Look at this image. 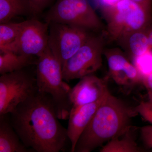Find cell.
I'll list each match as a JSON object with an SVG mask.
<instances>
[{
    "mask_svg": "<svg viewBox=\"0 0 152 152\" xmlns=\"http://www.w3.org/2000/svg\"><path fill=\"white\" fill-rule=\"evenodd\" d=\"M135 110L138 115L147 121L152 124V102L149 100L142 102L137 107Z\"/></svg>",
    "mask_w": 152,
    "mask_h": 152,
    "instance_id": "obj_21",
    "label": "cell"
},
{
    "mask_svg": "<svg viewBox=\"0 0 152 152\" xmlns=\"http://www.w3.org/2000/svg\"><path fill=\"white\" fill-rule=\"evenodd\" d=\"M140 132L145 146L148 148H152V125L142 127L140 129Z\"/></svg>",
    "mask_w": 152,
    "mask_h": 152,
    "instance_id": "obj_22",
    "label": "cell"
},
{
    "mask_svg": "<svg viewBox=\"0 0 152 152\" xmlns=\"http://www.w3.org/2000/svg\"><path fill=\"white\" fill-rule=\"evenodd\" d=\"M142 83L147 90L148 100L152 102V73L145 76L143 78Z\"/></svg>",
    "mask_w": 152,
    "mask_h": 152,
    "instance_id": "obj_24",
    "label": "cell"
},
{
    "mask_svg": "<svg viewBox=\"0 0 152 152\" xmlns=\"http://www.w3.org/2000/svg\"><path fill=\"white\" fill-rule=\"evenodd\" d=\"M26 14L27 8L25 0H0V23Z\"/></svg>",
    "mask_w": 152,
    "mask_h": 152,
    "instance_id": "obj_17",
    "label": "cell"
},
{
    "mask_svg": "<svg viewBox=\"0 0 152 152\" xmlns=\"http://www.w3.org/2000/svg\"><path fill=\"white\" fill-rule=\"evenodd\" d=\"M94 33L70 25L49 23L48 46L63 67Z\"/></svg>",
    "mask_w": 152,
    "mask_h": 152,
    "instance_id": "obj_8",
    "label": "cell"
},
{
    "mask_svg": "<svg viewBox=\"0 0 152 152\" xmlns=\"http://www.w3.org/2000/svg\"><path fill=\"white\" fill-rule=\"evenodd\" d=\"M38 91L36 76L26 69L1 75L0 115L10 113Z\"/></svg>",
    "mask_w": 152,
    "mask_h": 152,
    "instance_id": "obj_7",
    "label": "cell"
},
{
    "mask_svg": "<svg viewBox=\"0 0 152 152\" xmlns=\"http://www.w3.org/2000/svg\"><path fill=\"white\" fill-rule=\"evenodd\" d=\"M105 96L92 103L71 109L67 128L68 138L71 142V152H75L79 138L92 119Z\"/></svg>",
    "mask_w": 152,
    "mask_h": 152,
    "instance_id": "obj_12",
    "label": "cell"
},
{
    "mask_svg": "<svg viewBox=\"0 0 152 152\" xmlns=\"http://www.w3.org/2000/svg\"><path fill=\"white\" fill-rule=\"evenodd\" d=\"M107 44L103 33H94L62 67L63 79L69 82L94 74L102 65Z\"/></svg>",
    "mask_w": 152,
    "mask_h": 152,
    "instance_id": "obj_6",
    "label": "cell"
},
{
    "mask_svg": "<svg viewBox=\"0 0 152 152\" xmlns=\"http://www.w3.org/2000/svg\"><path fill=\"white\" fill-rule=\"evenodd\" d=\"M44 19L48 23L70 25L96 34L104 33L105 28L88 0H57Z\"/></svg>",
    "mask_w": 152,
    "mask_h": 152,
    "instance_id": "obj_5",
    "label": "cell"
},
{
    "mask_svg": "<svg viewBox=\"0 0 152 152\" xmlns=\"http://www.w3.org/2000/svg\"><path fill=\"white\" fill-rule=\"evenodd\" d=\"M108 78V76L103 79L92 74L80 79L70 92L72 108L92 103L103 99L109 91Z\"/></svg>",
    "mask_w": 152,
    "mask_h": 152,
    "instance_id": "obj_11",
    "label": "cell"
},
{
    "mask_svg": "<svg viewBox=\"0 0 152 152\" xmlns=\"http://www.w3.org/2000/svg\"><path fill=\"white\" fill-rule=\"evenodd\" d=\"M10 114L11 124L27 148L37 152H59L69 140L51 98L38 91Z\"/></svg>",
    "mask_w": 152,
    "mask_h": 152,
    "instance_id": "obj_1",
    "label": "cell"
},
{
    "mask_svg": "<svg viewBox=\"0 0 152 152\" xmlns=\"http://www.w3.org/2000/svg\"><path fill=\"white\" fill-rule=\"evenodd\" d=\"M133 64L138 70L143 78L152 73V48L142 56L133 59Z\"/></svg>",
    "mask_w": 152,
    "mask_h": 152,
    "instance_id": "obj_19",
    "label": "cell"
},
{
    "mask_svg": "<svg viewBox=\"0 0 152 152\" xmlns=\"http://www.w3.org/2000/svg\"><path fill=\"white\" fill-rule=\"evenodd\" d=\"M28 15L35 17L39 15L51 3L53 0H25Z\"/></svg>",
    "mask_w": 152,
    "mask_h": 152,
    "instance_id": "obj_20",
    "label": "cell"
},
{
    "mask_svg": "<svg viewBox=\"0 0 152 152\" xmlns=\"http://www.w3.org/2000/svg\"><path fill=\"white\" fill-rule=\"evenodd\" d=\"M97 8L102 11L113 7L121 0H94Z\"/></svg>",
    "mask_w": 152,
    "mask_h": 152,
    "instance_id": "obj_23",
    "label": "cell"
},
{
    "mask_svg": "<svg viewBox=\"0 0 152 152\" xmlns=\"http://www.w3.org/2000/svg\"><path fill=\"white\" fill-rule=\"evenodd\" d=\"M33 57L11 51L0 52V74L20 70L33 64Z\"/></svg>",
    "mask_w": 152,
    "mask_h": 152,
    "instance_id": "obj_16",
    "label": "cell"
},
{
    "mask_svg": "<svg viewBox=\"0 0 152 152\" xmlns=\"http://www.w3.org/2000/svg\"><path fill=\"white\" fill-rule=\"evenodd\" d=\"M0 115V152H32L22 142L7 115Z\"/></svg>",
    "mask_w": 152,
    "mask_h": 152,
    "instance_id": "obj_13",
    "label": "cell"
},
{
    "mask_svg": "<svg viewBox=\"0 0 152 152\" xmlns=\"http://www.w3.org/2000/svg\"><path fill=\"white\" fill-rule=\"evenodd\" d=\"M135 129L131 126L124 132L109 141L102 147L100 152H140L143 150L138 145Z\"/></svg>",
    "mask_w": 152,
    "mask_h": 152,
    "instance_id": "obj_15",
    "label": "cell"
},
{
    "mask_svg": "<svg viewBox=\"0 0 152 152\" xmlns=\"http://www.w3.org/2000/svg\"><path fill=\"white\" fill-rule=\"evenodd\" d=\"M137 115L134 107L128 105L109 91L82 133L74 152H91L102 147L129 129L132 118Z\"/></svg>",
    "mask_w": 152,
    "mask_h": 152,
    "instance_id": "obj_2",
    "label": "cell"
},
{
    "mask_svg": "<svg viewBox=\"0 0 152 152\" xmlns=\"http://www.w3.org/2000/svg\"><path fill=\"white\" fill-rule=\"evenodd\" d=\"M36 77L38 91L50 96L59 120L69 119L72 88L64 80L62 66L48 46L38 57Z\"/></svg>",
    "mask_w": 152,
    "mask_h": 152,
    "instance_id": "obj_4",
    "label": "cell"
},
{
    "mask_svg": "<svg viewBox=\"0 0 152 152\" xmlns=\"http://www.w3.org/2000/svg\"><path fill=\"white\" fill-rule=\"evenodd\" d=\"M147 30L130 33L118 43L132 60L144 54L151 49Z\"/></svg>",
    "mask_w": 152,
    "mask_h": 152,
    "instance_id": "obj_14",
    "label": "cell"
},
{
    "mask_svg": "<svg viewBox=\"0 0 152 152\" xmlns=\"http://www.w3.org/2000/svg\"><path fill=\"white\" fill-rule=\"evenodd\" d=\"M101 12L106 23L103 33L107 43H118L130 33L147 29L152 23V7L132 0H121Z\"/></svg>",
    "mask_w": 152,
    "mask_h": 152,
    "instance_id": "obj_3",
    "label": "cell"
},
{
    "mask_svg": "<svg viewBox=\"0 0 152 152\" xmlns=\"http://www.w3.org/2000/svg\"><path fill=\"white\" fill-rule=\"evenodd\" d=\"M132 1L142 5L152 7V0H132Z\"/></svg>",
    "mask_w": 152,
    "mask_h": 152,
    "instance_id": "obj_25",
    "label": "cell"
},
{
    "mask_svg": "<svg viewBox=\"0 0 152 152\" xmlns=\"http://www.w3.org/2000/svg\"><path fill=\"white\" fill-rule=\"evenodd\" d=\"M104 56L108 66V77L117 84L129 88L142 83L143 77L138 70L121 49L105 48Z\"/></svg>",
    "mask_w": 152,
    "mask_h": 152,
    "instance_id": "obj_10",
    "label": "cell"
},
{
    "mask_svg": "<svg viewBox=\"0 0 152 152\" xmlns=\"http://www.w3.org/2000/svg\"><path fill=\"white\" fill-rule=\"evenodd\" d=\"M149 42L151 48L152 49V23L147 30Z\"/></svg>",
    "mask_w": 152,
    "mask_h": 152,
    "instance_id": "obj_26",
    "label": "cell"
},
{
    "mask_svg": "<svg viewBox=\"0 0 152 152\" xmlns=\"http://www.w3.org/2000/svg\"><path fill=\"white\" fill-rule=\"evenodd\" d=\"M23 22L0 23V52L8 50L16 39Z\"/></svg>",
    "mask_w": 152,
    "mask_h": 152,
    "instance_id": "obj_18",
    "label": "cell"
},
{
    "mask_svg": "<svg viewBox=\"0 0 152 152\" xmlns=\"http://www.w3.org/2000/svg\"><path fill=\"white\" fill-rule=\"evenodd\" d=\"M49 23L35 18L23 21L16 39L6 51L39 57L48 45Z\"/></svg>",
    "mask_w": 152,
    "mask_h": 152,
    "instance_id": "obj_9",
    "label": "cell"
}]
</instances>
